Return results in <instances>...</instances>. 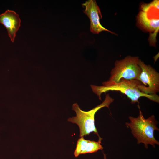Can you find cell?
I'll return each mask as SVG.
<instances>
[{
  "label": "cell",
  "instance_id": "obj_1",
  "mask_svg": "<svg viewBox=\"0 0 159 159\" xmlns=\"http://www.w3.org/2000/svg\"><path fill=\"white\" fill-rule=\"evenodd\" d=\"M139 108V116L137 117L130 116V123L125 124L127 127L130 128L134 137L137 140V143H142L147 148L148 145L150 144L155 148V145H159L154 135L155 130H159L156 125L157 122L153 115L147 119L144 118Z\"/></svg>",
  "mask_w": 159,
  "mask_h": 159
},
{
  "label": "cell",
  "instance_id": "obj_2",
  "mask_svg": "<svg viewBox=\"0 0 159 159\" xmlns=\"http://www.w3.org/2000/svg\"><path fill=\"white\" fill-rule=\"evenodd\" d=\"M138 82L137 80H127L121 79L118 83L111 85L97 86L91 85L93 92L101 100V95L103 93L110 91H119L127 96L131 101V103H139L138 99L141 97H145L153 101L159 102V96L157 94L147 95L141 92L138 88Z\"/></svg>",
  "mask_w": 159,
  "mask_h": 159
},
{
  "label": "cell",
  "instance_id": "obj_3",
  "mask_svg": "<svg viewBox=\"0 0 159 159\" xmlns=\"http://www.w3.org/2000/svg\"><path fill=\"white\" fill-rule=\"evenodd\" d=\"M114 99L109 95L107 94L104 101L100 105L92 110L85 111L82 110L77 103L72 106V110L76 113V116L70 117L68 121L77 124L80 131V137H83L93 132L100 137L95 123V116L96 112L100 109L106 107L109 108Z\"/></svg>",
  "mask_w": 159,
  "mask_h": 159
},
{
  "label": "cell",
  "instance_id": "obj_4",
  "mask_svg": "<svg viewBox=\"0 0 159 159\" xmlns=\"http://www.w3.org/2000/svg\"><path fill=\"white\" fill-rule=\"evenodd\" d=\"M139 59L138 56H128L122 59L116 60L108 80L103 82L102 85H113L118 82L122 79H137L141 71L138 64Z\"/></svg>",
  "mask_w": 159,
  "mask_h": 159
},
{
  "label": "cell",
  "instance_id": "obj_5",
  "mask_svg": "<svg viewBox=\"0 0 159 159\" xmlns=\"http://www.w3.org/2000/svg\"><path fill=\"white\" fill-rule=\"evenodd\" d=\"M138 64L141 71L137 80L138 88L142 92L147 95H155L159 92V74L149 65L146 64L139 59Z\"/></svg>",
  "mask_w": 159,
  "mask_h": 159
},
{
  "label": "cell",
  "instance_id": "obj_6",
  "mask_svg": "<svg viewBox=\"0 0 159 159\" xmlns=\"http://www.w3.org/2000/svg\"><path fill=\"white\" fill-rule=\"evenodd\" d=\"M158 13V0L144 5L138 16L139 23L148 32H157L159 26Z\"/></svg>",
  "mask_w": 159,
  "mask_h": 159
},
{
  "label": "cell",
  "instance_id": "obj_7",
  "mask_svg": "<svg viewBox=\"0 0 159 159\" xmlns=\"http://www.w3.org/2000/svg\"><path fill=\"white\" fill-rule=\"evenodd\" d=\"M85 8L83 11L89 19L90 22V30L94 34H98L103 31H107L113 34H115L103 27L100 24V19L102 16L100 9L95 0H88L82 4Z\"/></svg>",
  "mask_w": 159,
  "mask_h": 159
},
{
  "label": "cell",
  "instance_id": "obj_8",
  "mask_svg": "<svg viewBox=\"0 0 159 159\" xmlns=\"http://www.w3.org/2000/svg\"><path fill=\"white\" fill-rule=\"evenodd\" d=\"M0 23L6 28L8 36L13 42L16 33L20 26L19 15L14 11L7 10L0 14Z\"/></svg>",
  "mask_w": 159,
  "mask_h": 159
},
{
  "label": "cell",
  "instance_id": "obj_9",
  "mask_svg": "<svg viewBox=\"0 0 159 159\" xmlns=\"http://www.w3.org/2000/svg\"><path fill=\"white\" fill-rule=\"evenodd\" d=\"M99 138L97 142L85 140L83 137L79 139L74 152L75 156L77 157L81 154L92 153L99 150H102L103 148L101 141L102 138L100 137Z\"/></svg>",
  "mask_w": 159,
  "mask_h": 159
},
{
  "label": "cell",
  "instance_id": "obj_10",
  "mask_svg": "<svg viewBox=\"0 0 159 159\" xmlns=\"http://www.w3.org/2000/svg\"><path fill=\"white\" fill-rule=\"evenodd\" d=\"M104 159H107L106 158V155L105 154L103 153Z\"/></svg>",
  "mask_w": 159,
  "mask_h": 159
}]
</instances>
